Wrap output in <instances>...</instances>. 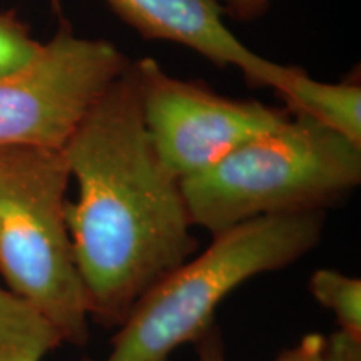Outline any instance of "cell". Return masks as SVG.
Returning a JSON list of instances; mask_svg holds the SVG:
<instances>
[{"mask_svg":"<svg viewBox=\"0 0 361 361\" xmlns=\"http://www.w3.org/2000/svg\"><path fill=\"white\" fill-rule=\"evenodd\" d=\"M64 154L78 183L66 218L90 316L119 324L197 250L180 180L164 168L144 126L133 62L84 117Z\"/></svg>","mask_w":361,"mask_h":361,"instance_id":"cell-1","label":"cell"},{"mask_svg":"<svg viewBox=\"0 0 361 361\" xmlns=\"http://www.w3.org/2000/svg\"><path fill=\"white\" fill-rule=\"evenodd\" d=\"M323 226L324 211H305L264 216L216 234L206 251L135 301L99 361H168L214 326L216 311L239 286L286 268L313 250Z\"/></svg>","mask_w":361,"mask_h":361,"instance_id":"cell-2","label":"cell"},{"mask_svg":"<svg viewBox=\"0 0 361 361\" xmlns=\"http://www.w3.org/2000/svg\"><path fill=\"white\" fill-rule=\"evenodd\" d=\"M361 183V146L291 114L209 169L180 180L192 226L213 236L264 216L324 211Z\"/></svg>","mask_w":361,"mask_h":361,"instance_id":"cell-3","label":"cell"},{"mask_svg":"<svg viewBox=\"0 0 361 361\" xmlns=\"http://www.w3.org/2000/svg\"><path fill=\"white\" fill-rule=\"evenodd\" d=\"M69 180L64 149L0 147V278L82 346L92 316L66 218Z\"/></svg>","mask_w":361,"mask_h":361,"instance_id":"cell-4","label":"cell"},{"mask_svg":"<svg viewBox=\"0 0 361 361\" xmlns=\"http://www.w3.org/2000/svg\"><path fill=\"white\" fill-rule=\"evenodd\" d=\"M129 64L114 44L59 27L24 69L0 79V147L64 149Z\"/></svg>","mask_w":361,"mask_h":361,"instance_id":"cell-5","label":"cell"},{"mask_svg":"<svg viewBox=\"0 0 361 361\" xmlns=\"http://www.w3.org/2000/svg\"><path fill=\"white\" fill-rule=\"evenodd\" d=\"M133 69L149 139L179 180L209 169L290 119L266 104L228 99L202 84L173 78L151 57L133 62Z\"/></svg>","mask_w":361,"mask_h":361,"instance_id":"cell-6","label":"cell"},{"mask_svg":"<svg viewBox=\"0 0 361 361\" xmlns=\"http://www.w3.org/2000/svg\"><path fill=\"white\" fill-rule=\"evenodd\" d=\"M126 24L147 40H168L192 49L216 67H238L246 82L276 90L293 66L258 56L239 42L223 22L216 0H106Z\"/></svg>","mask_w":361,"mask_h":361,"instance_id":"cell-7","label":"cell"},{"mask_svg":"<svg viewBox=\"0 0 361 361\" xmlns=\"http://www.w3.org/2000/svg\"><path fill=\"white\" fill-rule=\"evenodd\" d=\"M276 94L291 114L314 119L350 142L361 146V87L358 82H319L311 79L305 69L293 66Z\"/></svg>","mask_w":361,"mask_h":361,"instance_id":"cell-8","label":"cell"},{"mask_svg":"<svg viewBox=\"0 0 361 361\" xmlns=\"http://www.w3.org/2000/svg\"><path fill=\"white\" fill-rule=\"evenodd\" d=\"M61 343L42 313L0 284V361H44Z\"/></svg>","mask_w":361,"mask_h":361,"instance_id":"cell-9","label":"cell"},{"mask_svg":"<svg viewBox=\"0 0 361 361\" xmlns=\"http://www.w3.org/2000/svg\"><path fill=\"white\" fill-rule=\"evenodd\" d=\"M311 295L331 311L340 331L361 341V279L336 269H318L310 279Z\"/></svg>","mask_w":361,"mask_h":361,"instance_id":"cell-10","label":"cell"},{"mask_svg":"<svg viewBox=\"0 0 361 361\" xmlns=\"http://www.w3.org/2000/svg\"><path fill=\"white\" fill-rule=\"evenodd\" d=\"M42 44L13 12H0V79L24 69L37 56Z\"/></svg>","mask_w":361,"mask_h":361,"instance_id":"cell-11","label":"cell"},{"mask_svg":"<svg viewBox=\"0 0 361 361\" xmlns=\"http://www.w3.org/2000/svg\"><path fill=\"white\" fill-rule=\"evenodd\" d=\"M326 340L328 336L311 333L293 348L283 351L274 361H324L326 358Z\"/></svg>","mask_w":361,"mask_h":361,"instance_id":"cell-12","label":"cell"},{"mask_svg":"<svg viewBox=\"0 0 361 361\" xmlns=\"http://www.w3.org/2000/svg\"><path fill=\"white\" fill-rule=\"evenodd\" d=\"M324 361H361V341L336 331L326 340Z\"/></svg>","mask_w":361,"mask_h":361,"instance_id":"cell-13","label":"cell"},{"mask_svg":"<svg viewBox=\"0 0 361 361\" xmlns=\"http://www.w3.org/2000/svg\"><path fill=\"white\" fill-rule=\"evenodd\" d=\"M223 12L239 20H252L268 11L271 0H216Z\"/></svg>","mask_w":361,"mask_h":361,"instance_id":"cell-14","label":"cell"},{"mask_svg":"<svg viewBox=\"0 0 361 361\" xmlns=\"http://www.w3.org/2000/svg\"><path fill=\"white\" fill-rule=\"evenodd\" d=\"M197 345V361H228L221 335L214 326L201 338Z\"/></svg>","mask_w":361,"mask_h":361,"instance_id":"cell-15","label":"cell"}]
</instances>
